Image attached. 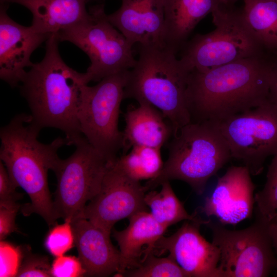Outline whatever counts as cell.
I'll list each match as a JSON object with an SVG mask.
<instances>
[{
    "instance_id": "obj_33",
    "label": "cell",
    "mask_w": 277,
    "mask_h": 277,
    "mask_svg": "<svg viewBox=\"0 0 277 277\" xmlns=\"http://www.w3.org/2000/svg\"><path fill=\"white\" fill-rule=\"evenodd\" d=\"M268 100L277 108V55L275 57L271 73Z\"/></svg>"
},
{
    "instance_id": "obj_11",
    "label": "cell",
    "mask_w": 277,
    "mask_h": 277,
    "mask_svg": "<svg viewBox=\"0 0 277 277\" xmlns=\"http://www.w3.org/2000/svg\"><path fill=\"white\" fill-rule=\"evenodd\" d=\"M219 123L232 158L242 162L251 175L260 174L267 158L277 154V108L269 100Z\"/></svg>"
},
{
    "instance_id": "obj_21",
    "label": "cell",
    "mask_w": 277,
    "mask_h": 277,
    "mask_svg": "<svg viewBox=\"0 0 277 277\" xmlns=\"http://www.w3.org/2000/svg\"><path fill=\"white\" fill-rule=\"evenodd\" d=\"M90 0H1V3H13L27 8L33 18L31 27L35 31L57 34L89 15L86 4Z\"/></svg>"
},
{
    "instance_id": "obj_17",
    "label": "cell",
    "mask_w": 277,
    "mask_h": 277,
    "mask_svg": "<svg viewBox=\"0 0 277 277\" xmlns=\"http://www.w3.org/2000/svg\"><path fill=\"white\" fill-rule=\"evenodd\" d=\"M78 258L87 276H108L117 273L120 252L110 239V233L86 219L71 222Z\"/></svg>"
},
{
    "instance_id": "obj_12",
    "label": "cell",
    "mask_w": 277,
    "mask_h": 277,
    "mask_svg": "<svg viewBox=\"0 0 277 277\" xmlns=\"http://www.w3.org/2000/svg\"><path fill=\"white\" fill-rule=\"evenodd\" d=\"M146 192L145 186L128 177L114 163L105 175L100 191L77 218L86 219L111 234L119 221L147 210L144 201Z\"/></svg>"
},
{
    "instance_id": "obj_10",
    "label": "cell",
    "mask_w": 277,
    "mask_h": 277,
    "mask_svg": "<svg viewBox=\"0 0 277 277\" xmlns=\"http://www.w3.org/2000/svg\"><path fill=\"white\" fill-rule=\"evenodd\" d=\"M73 153L59 158L52 171L57 179L53 201L58 218L71 223L100 191L106 174L114 164L97 151L83 136Z\"/></svg>"
},
{
    "instance_id": "obj_24",
    "label": "cell",
    "mask_w": 277,
    "mask_h": 277,
    "mask_svg": "<svg viewBox=\"0 0 277 277\" xmlns=\"http://www.w3.org/2000/svg\"><path fill=\"white\" fill-rule=\"evenodd\" d=\"M164 164L161 149L142 146L132 147L128 153L118 157L114 162L126 175L137 182L156 177Z\"/></svg>"
},
{
    "instance_id": "obj_32",
    "label": "cell",
    "mask_w": 277,
    "mask_h": 277,
    "mask_svg": "<svg viewBox=\"0 0 277 277\" xmlns=\"http://www.w3.org/2000/svg\"><path fill=\"white\" fill-rule=\"evenodd\" d=\"M16 188L4 163L0 161V202H16L19 200L22 195L16 191Z\"/></svg>"
},
{
    "instance_id": "obj_15",
    "label": "cell",
    "mask_w": 277,
    "mask_h": 277,
    "mask_svg": "<svg viewBox=\"0 0 277 277\" xmlns=\"http://www.w3.org/2000/svg\"><path fill=\"white\" fill-rule=\"evenodd\" d=\"M0 10V77L10 86L19 85L33 63V52L50 35L37 32L21 25L7 14L8 5L2 3Z\"/></svg>"
},
{
    "instance_id": "obj_4",
    "label": "cell",
    "mask_w": 277,
    "mask_h": 277,
    "mask_svg": "<svg viewBox=\"0 0 277 277\" xmlns=\"http://www.w3.org/2000/svg\"><path fill=\"white\" fill-rule=\"evenodd\" d=\"M139 47L138 58L128 71L124 97L157 109L171 124L174 135L191 122L188 97L190 72L166 46Z\"/></svg>"
},
{
    "instance_id": "obj_39",
    "label": "cell",
    "mask_w": 277,
    "mask_h": 277,
    "mask_svg": "<svg viewBox=\"0 0 277 277\" xmlns=\"http://www.w3.org/2000/svg\"><path fill=\"white\" fill-rule=\"evenodd\" d=\"M90 1H91V0H90Z\"/></svg>"
},
{
    "instance_id": "obj_22",
    "label": "cell",
    "mask_w": 277,
    "mask_h": 277,
    "mask_svg": "<svg viewBox=\"0 0 277 277\" xmlns=\"http://www.w3.org/2000/svg\"><path fill=\"white\" fill-rule=\"evenodd\" d=\"M243 1L242 12L250 31L265 50L277 55V2Z\"/></svg>"
},
{
    "instance_id": "obj_13",
    "label": "cell",
    "mask_w": 277,
    "mask_h": 277,
    "mask_svg": "<svg viewBox=\"0 0 277 277\" xmlns=\"http://www.w3.org/2000/svg\"><path fill=\"white\" fill-rule=\"evenodd\" d=\"M209 221H185L173 234L161 237L154 253L166 251L189 277H220L219 248L208 242L200 232V226Z\"/></svg>"
},
{
    "instance_id": "obj_19",
    "label": "cell",
    "mask_w": 277,
    "mask_h": 277,
    "mask_svg": "<svg viewBox=\"0 0 277 277\" xmlns=\"http://www.w3.org/2000/svg\"><path fill=\"white\" fill-rule=\"evenodd\" d=\"M223 4L225 0H164L165 45L177 53L197 24Z\"/></svg>"
},
{
    "instance_id": "obj_7",
    "label": "cell",
    "mask_w": 277,
    "mask_h": 277,
    "mask_svg": "<svg viewBox=\"0 0 277 277\" xmlns=\"http://www.w3.org/2000/svg\"><path fill=\"white\" fill-rule=\"evenodd\" d=\"M85 19L65 29L57 35L83 51L91 64L85 73L88 83L131 69L136 60L133 45L109 21L103 4L91 7Z\"/></svg>"
},
{
    "instance_id": "obj_5",
    "label": "cell",
    "mask_w": 277,
    "mask_h": 277,
    "mask_svg": "<svg viewBox=\"0 0 277 277\" xmlns=\"http://www.w3.org/2000/svg\"><path fill=\"white\" fill-rule=\"evenodd\" d=\"M168 150L160 174L144 185L147 191L176 180L202 194L208 181L232 158L219 122L214 121L191 122L183 126L172 136Z\"/></svg>"
},
{
    "instance_id": "obj_36",
    "label": "cell",
    "mask_w": 277,
    "mask_h": 277,
    "mask_svg": "<svg viewBox=\"0 0 277 277\" xmlns=\"http://www.w3.org/2000/svg\"><path fill=\"white\" fill-rule=\"evenodd\" d=\"M275 271H276L275 275H276V276H277V269L275 270Z\"/></svg>"
},
{
    "instance_id": "obj_18",
    "label": "cell",
    "mask_w": 277,
    "mask_h": 277,
    "mask_svg": "<svg viewBox=\"0 0 277 277\" xmlns=\"http://www.w3.org/2000/svg\"><path fill=\"white\" fill-rule=\"evenodd\" d=\"M123 230H114L113 236L120 252V269L116 274L138 267L151 253L168 227L156 221L147 210L138 212L129 219Z\"/></svg>"
},
{
    "instance_id": "obj_20",
    "label": "cell",
    "mask_w": 277,
    "mask_h": 277,
    "mask_svg": "<svg viewBox=\"0 0 277 277\" xmlns=\"http://www.w3.org/2000/svg\"><path fill=\"white\" fill-rule=\"evenodd\" d=\"M138 103L125 114L123 148L142 146L161 149L173 136L172 127L157 109L146 103Z\"/></svg>"
},
{
    "instance_id": "obj_16",
    "label": "cell",
    "mask_w": 277,
    "mask_h": 277,
    "mask_svg": "<svg viewBox=\"0 0 277 277\" xmlns=\"http://www.w3.org/2000/svg\"><path fill=\"white\" fill-rule=\"evenodd\" d=\"M107 16L132 45L165 46L164 0H122L119 9Z\"/></svg>"
},
{
    "instance_id": "obj_38",
    "label": "cell",
    "mask_w": 277,
    "mask_h": 277,
    "mask_svg": "<svg viewBox=\"0 0 277 277\" xmlns=\"http://www.w3.org/2000/svg\"><path fill=\"white\" fill-rule=\"evenodd\" d=\"M277 2V0H275Z\"/></svg>"
},
{
    "instance_id": "obj_23",
    "label": "cell",
    "mask_w": 277,
    "mask_h": 277,
    "mask_svg": "<svg viewBox=\"0 0 277 277\" xmlns=\"http://www.w3.org/2000/svg\"><path fill=\"white\" fill-rule=\"evenodd\" d=\"M169 182L163 183L160 191L153 189L145 194V203L154 219L168 228L183 221L205 222L197 216L196 211L192 214L187 212Z\"/></svg>"
},
{
    "instance_id": "obj_26",
    "label": "cell",
    "mask_w": 277,
    "mask_h": 277,
    "mask_svg": "<svg viewBox=\"0 0 277 277\" xmlns=\"http://www.w3.org/2000/svg\"><path fill=\"white\" fill-rule=\"evenodd\" d=\"M255 213L267 222L277 212V154L268 166L266 181L263 189L254 194Z\"/></svg>"
},
{
    "instance_id": "obj_28",
    "label": "cell",
    "mask_w": 277,
    "mask_h": 277,
    "mask_svg": "<svg viewBox=\"0 0 277 277\" xmlns=\"http://www.w3.org/2000/svg\"><path fill=\"white\" fill-rule=\"evenodd\" d=\"M23 251V259L16 276H52L51 264L47 257L33 254L27 249Z\"/></svg>"
},
{
    "instance_id": "obj_14",
    "label": "cell",
    "mask_w": 277,
    "mask_h": 277,
    "mask_svg": "<svg viewBox=\"0 0 277 277\" xmlns=\"http://www.w3.org/2000/svg\"><path fill=\"white\" fill-rule=\"evenodd\" d=\"M245 166H232L219 177L215 188L207 196L200 211L216 217L225 225H235L251 217L255 204V185Z\"/></svg>"
},
{
    "instance_id": "obj_34",
    "label": "cell",
    "mask_w": 277,
    "mask_h": 277,
    "mask_svg": "<svg viewBox=\"0 0 277 277\" xmlns=\"http://www.w3.org/2000/svg\"><path fill=\"white\" fill-rule=\"evenodd\" d=\"M268 229L273 248L277 253V216L268 222Z\"/></svg>"
},
{
    "instance_id": "obj_35",
    "label": "cell",
    "mask_w": 277,
    "mask_h": 277,
    "mask_svg": "<svg viewBox=\"0 0 277 277\" xmlns=\"http://www.w3.org/2000/svg\"><path fill=\"white\" fill-rule=\"evenodd\" d=\"M238 1L239 0H225V2L226 5L232 6Z\"/></svg>"
},
{
    "instance_id": "obj_1",
    "label": "cell",
    "mask_w": 277,
    "mask_h": 277,
    "mask_svg": "<svg viewBox=\"0 0 277 277\" xmlns=\"http://www.w3.org/2000/svg\"><path fill=\"white\" fill-rule=\"evenodd\" d=\"M275 55L265 51L208 71H191V122H219L267 102Z\"/></svg>"
},
{
    "instance_id": "obj_31",
    "label": "cell",
    "mask_w": 277,
    "mask_h": 277,
    "mask_svg": "<svg viewBox=\"0 0 277 277\" xmlns=\"http://www.w3.org/2000/svg\"><path fill=\"white\" fill-rule=\"evenodd\" d=\"M19 205L16 202H0V240L16 230L15 220Z\"/></svg>"
},
{
    "instance_id": "obj_3",
    "label": "cell",
    "mask_w": 277,
    "mask_h": 277,
    "mask_svg": "<svg viewBox=\"0 0 277 277\" xmlns=\"http://www.w3.org/2000/svg\"><path fill=\"white\" fill-rule=\"evenodd\" d=\"M42 129L30 114L15 115L0 130V160L17 187L28 195L30 203L22 209L25 215L36 213L49 225L58 218L49 189L48 172L60 158L58 150L68 145L58 137L49 144L38 140Z\"/></svg>"
},
{
    "instance_id": "obj_25",
    "label": "cell",
    "mask_w": 277,
    "mask_h": 277,
    "mask_svg": "<svg viewBox=\"0 0 277 277\" xmlns=\"http://www.w3.org/2000/svg\"><path fill=\"white\" fill-rule=\"evenodd\" d=\"M119 275L126 277H189L170 255L159 258L154 253L149 254L138 267L126 270Z\"/></svg>"
},
{
    "instance_id": "obj_27",
    "label": "cell",
    "mask_w": 277,
    "mask_h": 277,
    "mask_svg": "<svg viewBox=\"0 0 277 277\" xmlns=\"http://www.w3.org/2000/svg\"><path fill=\"white\" fill-rule=\"evenodd\" d=\"M44 244L47 251L55 258L64 255L74 245L71 223L55 225L48 233Z\"/></svg>"
},
{
    "instance_id": "obj_8",
    "label": "cell",
    "mask_w": 277,
    "mask_h": 277,
    "mask_svg": "<svg viewBox=\"0 0 277 277\" xmlns=\"http://www.w3.org/2000/svg\"><path fill=\"white\" fill-rule=\"evenodd\" d=\"M129 70L106 76L93 86L87 85L78 111L81 133L111 163L124 145L118 119Z\"/></svg>"
},
{
    "instance_id": "obj_30",
    "label": "cell",
    "mask_w": 277,
    "mask_h": 277,
    "mask_svg": "<svg viewBox=\"0 0 277 277\" xmlns=\"http://www.w3.org/2000/svg\"><path fill=\"white\" fill-rule=\"evenodd\" d=\"M51 275L54 277L86 276V272L79 258L74 256L56 257L51 264Z\"/></svg>"
},
{
    "instance_id": "obj_2",
    "label": "cell",
    "mask_w": 277,
    "mask_h": 277,
    "mask_svg": "<svg viewBox=\"0 0 277 277\" xmlns=\"http://www.w3.org/2000/svg\"><path fill=\"white\" fill-rule=\"evenodd\" d=\"M56 34L46 41L43 59L33 64L20 85L21 94L28 105L33 121L42 129L61 130L68 145L75 144L84 136L78 119L85 86V73L68 66L62 58Z\"/></svg>"
},
{
    "instance_id": "obj_29",
    "label": "cell",
    "mask_w": 277,
    "mask_h": 277,
    "mask_svg": "<svg viewBox=\"0 0 277 277\" xmlns=\"http://www.w3.org/2000/svg\"><path fill=\"white\" fill-rule=\"evenodd\" d=\"M23 257V251L19 247L1 241L0 276H16Z\"/></svg>"
},
{
    "instance_id": "obj_37",
    "label": "cell",
    "mask_w": 277,
    "mask_h": 277,
    "mask_svg": "<svg viewBox=\"0 0 277 277\" xmlns=\"http://www.w3.org/2000/svg\"><path fill=\"white\" fill-rule=\"evenodd\" d=\"M274 216H277V212H276V214Z\"/></svg>"
},
{
    "instance_id": "obj_6",
    "label": "cell",
    "mask_w": 277,
    "mask_h": 277,
    "mask_svg": "<svg viewBox=\"0 0 277 277\" xmlns=\"http://www.w3.org/2000/svg\"><path fill=\"white\" fill-rule=\"evenodd\" d=\"M212 15L215 29L196 34L181 49L180 59L190 72L208 71L267 51L250 31L242 11L223 4Z\"/></svg>"
},
{
    "instance_id": "obj_9",
    "label": "cell",
    "mask_w": 277,
    "mask_h": 277,
    "mask_svg": "<svg viewBox=\"0 0 277 277\" xmlns=\"http://www.w3.org/2000/svg\"><path fill=\"white\" fill-rule=\"evenodd\" d=\"M255 217L251 225L238 230L211 220L206 225L220 251V277H265L277 269L268 222L256 213Z\"/></svg>"
}]
</instances>
